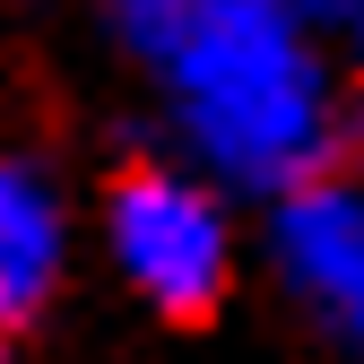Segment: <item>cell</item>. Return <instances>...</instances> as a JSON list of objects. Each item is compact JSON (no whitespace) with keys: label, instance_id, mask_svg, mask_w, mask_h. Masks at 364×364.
I'll return each mask as SVG.
<instances>
[{"label":"cell","instance_id":"6da1fadb","mask_svg":"<svg viewBox=\"0 0 364 364\" xmlns=\"http://www.w3.org/2000/svg\"><path fill=\"white\" fill-rule=\"evenodd\" d=\"M156 53L182 78L191 139L235 173V182H312L338 156V105L330 78L295 35L287 0H191Z\"/></svg>","mask_w":364,"mask_h":364},{"label":"cell","instance_id":"7a4b0ae2","mask_svg":"<svg viewBox=\"0 0 364 364\" xmlns=\"http://www.w3.org/2000/svg\"><path fill=\"white\" fill-rule=\"evenodd\" d=\"M113 252L165 321H208L225 304V217L165 165H130L113 182Z\"/></svg>","mask_w":364,"mask_h":364},{"label":"cell","instance_id":"3957f363","mask_svg":"<svg viewBox=\"0 0 364 364\" xmlns=\"http://www.w3.org/2000/svg\"><path fill=\"white\" fill-rule=\"evenodd\" d=\"M278 235H287V269H295V287L321 304L330 321L364 330V200L347 191V182L312 173V182H295Z\"/></svg>","mask_w":364,"mask_h":364},{"label":"cell","instance_id":"277c9868","mask_svg":"<svg viewBox=\"0 0 364 364\" xmlns=\"http://www.w3.org/2000/svg\"><path fill=\"white\" fill-rule=\"evenodd\" d=\"M53 260H61V225L43 208V191L0 165V321H26L53 287Z\"/></svg>","mask_w":364,"mask_h":364},{"label":"cell","instance_id":"5b68a950","mask_svg":"<svg viewBox=\"0 0 364 364\" xmlns=\"http://www.w3.org/2000/svg\"><path fill=\"white\" fill-rule=\"evenodd\" d=\"M122 9H130V26H139L148 43H165V26L191 9V0H122ZM287 9H338V0H287Z\"/></svg>","mask_w":364,"mask_h":364},{"label":"cell","instance_id":"8992f818","mask_svg":"<svg viewBox=\"0 0 364 364\" xmlns=\"http://www.w3.org/2000/svg\"><path fill=\"white\" fill-rule=\"evenodd\" d=\"M0 364H9V321H0Z\"/></svg>","mask_w":364,"mask_h":364}]
</instances>
